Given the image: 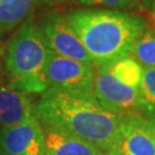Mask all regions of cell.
Segmentation results:
<instances>
[{
    "mask_svg": "<svg viewBox=\"0 0 155 155\" xmlns=\"http://www.w3.org/2000/svg\"><path fill=\"white\" fill-rule=\"evenodd\" d=\"M143 125L155 144V117H150L147 120L143 118Z\"/></svg>",
    "mask_w": 155,
    "mask_h": 155,
    "instance_id": "obj_16",
    "label": "cell"
},
{
    "mask_svg": "<svg viewBox=\"0 0 155 155\" xmlns=\"http://www.w3.org/2000/svg\"><path fill=\"white\" fill-rule=\"evenodd\" d=\"M139 97L141 110L150 117H155V68L144 70Z\"/></svg>",
    "mask_w": 155,
    "mask_h": 155,
    "instance_id": "obj_14",
    "label": "cell"
},
{
    "mask_svg": "<svg viewBox=\"0 0 155 155\" xmlns=\"http://www.w3.org/2000/svg\"><path fill=\"white\" fill-rule=\"evenodd\" d=\"M130 56L143 69L155 68V31L145 29L134 41Z\"/></svg>",
    "mask_w": 155,
    "mask_h": 155,
    "instance_id": "obj_13",
    "label": "cell"
},
{
    "mask_svg": "<svg viewBox=\"0 0 155 155\" xmlns=\"http://www.w3.org/2000/svg\"><path fill=\"white\" fill-rule=\"evenodd\" d=\"M152 9H153V12H154V14H155V0L153 1V5H152Z\"/></svg>",
    "mask_w": 155,
    "mask_h": 155,
    "instance_id": "obj_19",
    "label": "cell"
},
{
    "mask_svg": "<svg viewBox=\"0 0 155 155\" xmlns=\"http://www.w3.org/2000/svg\"><path fill=\"white\" fill-rule=\"evenodd\" d=\"M33 115V107L24 93L11 85H0V127H11Z\"/></svg>",
    "mask_w": 155,
    "mask_h": 155,
    "instance_id": "obj_9",
    "label": "cell"
},
{
    "mask_svg": "<svg viewBox=\"0 0 155 155\" xmlns=\"http://www.w3.org/2000/svg\"><path fill=\"white\" fill-rule=\"evenodd\" d=\"M35 0H0V33L11 31L25 21Z\"/></svg>",
    "mask_w": 155,
    "mask_h": 155,
    "instance_id": "obj_11",
    "label": "cell"
},
{
    "mask_svg": "<svg viewBox=\"0 0 155 155\" xmlns=\"http://www.w3.org/2000/svg\"><path fill=\"white\" fill-rule=\"evenodd\" d=\"M33 116L45 129L83 139L107 154L116 147L124 116L105 110L95 101L76 99L47 90L33 107Z\"/></svg>",
    "mask_w": 155,
    "mask_h": 155,
    "instance_id": "obj_1",
    "label": "cell"
},
{
    "mask_svg": "<svg viewBox=\"0 0 155 155\" xmlns=\"http://www.w3.org/2000/svg\"><path fill=\"white\" fill-rule=\"evenodd\" d=\"M81 5L86 6H106L111 8H137L141 7L139 0H77Z\"/></svg>",
    "mask_w": 155,
    "mask_h": 155,
    "instance_id": "obj_15",
    "label": "cell"
},
{
    "mask_svg": "<svg viewBox=\"0 0 155 155\" xmlns=\"http://www.w3.org/2000/svg\"><path fill=\"white\" fill-rule=\"evenodd\" d=\"M45 155H108L83 139L53 129H45Z\"/></svg>",
    "mask_w": 155,
    "mask_h": 155,
    "instance_id": "obj_10",
    "label": "cell"
},
{
    "mask_svg": "<svg viewBox=\"0 0 155 155\" xmlns=\"http://www.w3.org/2000/svg\"><path fill=\"white\" fill-rule=\"evenodd\" d=\"M66 17L95 67L129 56L134 41L147 29L144 17L114 9L79 8L67 12Z\"/></svg>",
    "mask_w": 155,
    "mask_h": 155,
    "instance_id": "obj_2",
    "label": "cell"
},
{
    "mask_svg": "<svg viewBox=\"0 0 155 155\" xmlns=\"http://www.w3.org/2000/svg\"><path fill=\"white\" fill-rule=\"evenodd\" d=\"M50 50L39 25L32 17L25 20L13 36L6 51V67L13 89L22 93H45L46 67Z\"/></svg>",
    "mask_w": 155,
    "mask_h": 155,
    "instance_id": "obj_3",
    "label": "cell"
},
{
    "mask_svg": "<svg viewBox=\"0 0 155 155\" xmlns=\"http://www.w3.org/2000/svg\"><path fill=\"white\" fill-rule=\"evenodd\" d=\"M108 155H155V144L143 125V117L124 116L118 143Z\"/></svg>",
    "mask_w": 155,
    "mask_h": 155,
    "instance_id": "obj_8",
    "label": "cell"
},
{
    "mask_svg": "<svg viewBox=\"0 0 155 155\" xmlns=\"http://www.w3.org/2000/svg\"><path fill=\"white\" fill-rule=\"evenodd\" d=\"M38 25L45 44L52 53L95 67L66 15L60 12L48 13Z\"/></svg>",
    "mask_w": 155,
    "mask_h": 155,
    "instance_id": "obj_6",
    "label": "cell"
},
{
    "mask_svg": "<svg viewBox=\"0 0 155 155\" xmlns=\"http://www.w3.org/2000/svg\"><path fill=\"white\" fill-rule=\"evenodd\" d=\"M0 155H7V154H6L5 152H4V150H2L1 148H0Z\"/></svg>",
    "mask_w": 155,
    "mask_h": 155,
    "instance_id": "obj_20",
    "label": "cell"
},
{
    "mask_svg": "<svg viewBox=\"0 0 155 155\" xmlns=\"http://www.w3.org/2000/svg\"><path fill=\"white\" fill-rule=\"evenodd\" d=\"M106 67L121 83L132 89H140L144 69L130 55Z\"/></svg>",
    "mask_w": 155,
    "mask_h": 155,
    "instance_id": "obj_12",
    "label": "cell"
},
{
    "mask_svg": "<svg viewBox=\"0 0 155 155\" xmlns=\"http://www.w3.org/2000/svg\"><path fill=\"white\" fill-rule=\"evenodd\" d=\"M94 100L105 110L121 116H138L143 111L139 90L121 83L106 66L95 67Z\"/></svg>",
    "mask_w": 155,
    "mask_h": 155,
    "instance_id": "obj_5",
    "label": "cell"
},
{
    "mask_svg": "<svg viewBox=\"0 0 155 155\" xmlns=\"http://www.w3.org/2000/svg\"><path fill=\"white\" fill-rule=\"evenodd\" d=\"M94 78V66L56 55L50 51L46 67L47 90L56 91L76 99L95 101Z\"/></svg>",
    "mask_w": 155,
    "mask_h": 155,
    "instance_id": "obj_4",
    "label": "cell"
},
{
    "mask_svg": "<svg viewBox=\"0 0 155 155\" xmlns=\"http://www.w3.org/2000/svg\"><path fill=\"white\" fill-rule=\"evenodd\" d=\"M43 2H52V1H59V0H40Z\"/></svg>",
    "mask_w": 155,
    "mask_h": 155,
    "instance_id": "obj_18",
    "label": "cell"
},
{
    "mask_svg": "<svg viewBox=\"0 0 155 155\" xmlns=\"http://www.w3.org/2000/svg\"><path fill=\"white\" fill-rule=\"evenodd\" d=\"M0 148L7 155H45V136L37 118L0 130Z\"/></svg>",
    "mask_w": 155,
    "mask_h": 155,
    "instance_id": "obj_7",
    "label": "cell"
},
{
    "mask_svg": "<svg viewBox=\"0 0 155 155\" xmlns=\"http://www.w3.org/2000/svg\"><path fill=\"white\" fill-rule=\"evenodd\" d=\"M153 1L154 0H139V2H140V5H141L143 8H150V7H152Z\"/></svg>",
    "mask_w": 155,
    "mask_h": 155,
    "instance_id": "obj_17",
    "label": "cell"
}]
</instances>
